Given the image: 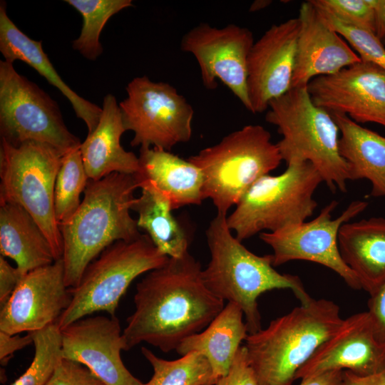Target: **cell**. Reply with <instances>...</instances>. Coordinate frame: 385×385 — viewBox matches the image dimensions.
Wrapping results in <instances>:
<instances>
[{
	"mask_svg": "<svg viewBox=\"0 0 385 385\" xmlns=\"http://www.w3.org/2000/svg\"><path fill=\"white\" fill-rule=\"evenodd\" d=\"M317 9L328 24L349 43L362 61L371 62L385 71V46L374 33L343 23L325 11Z\"/></svg>",
	"mask_w": 385,
	"mask_h": 385,
	"instance_id": "cell-32",
	"label": "cell"
},
{
	"mask_svg": "<svg viewBox=\"0 0 385 385\" xmlns=\"http://www.w3.org/2000/svg\"><path fill=\"white\" fill-rule=\"evenodd\" d=\"M61 331L63 359L85 366L106 385H142L122 361L125 344L115 316L86 317Z\"/></svg>",
	"mask_w": 385,
	"mask_h": 385,
	"instance_id": "cell-17",
	"label": "cell"
},
{
	"mask_svg": "<svg viewBox=\"0 0 385 385\" xmlns=\"http://www.w3.org/2000/svg\"><path fill=\"white\" fill-rule=\"evenodd\" d=\"M0 252L21 276L54 262L51 245L35 220L19 205L0 204Z\"/></svg>",
	"mask_w": 385,
	"mask_h": 385,
	"instance_id": "cell-25",
	"label": "cell"
},
{
	"mask_svg": "<svg viewBox=\"0 0 385 385\" xmlns=\"http://www.w3.org/2000/svg\"><path fill=\"white\" fill-rule=\"evenodd\" d=\"M141 352L153 369L150 380L142 385H215L209 362L198 353L190 352L175 360H165L145 347Z\"/></svg>",
	"mask_w": 385,
	"mask_h": 385,
	"instance_id": "cell-29",
	"label": "cell"
},
{
	"mask_svg": "<svg viewBox=\"0 0 385 385\" xmlns=\"http://www.w3.org/2000/svg\"><path fill=\"white\" fill-rule=\"evenodd\" d=\"M299 26L298 18L273 24L254 43L247 61L251 113L267 111L292 88Z\"/></svg>",
	"mask_w": 385,
	"mask_h": 385,
	"instance_id": "cell-16",
	"label": "cell"
},
{
	"mask_svg": "<svg viewBox=\"0 0 385 385\" xmlns=\"http://www.w3.org/2000/svg\"><path fill=\"white\" fill-rule=\"evenodd\" d=\"M384 369L385 343L377 337L366 311L343 319L337 330L298 370L295 380L333 370H346L366 376Z\"/></svg>",
	"mask_w": 385,
	"mask_h": 385,
	"instance_id": "cell-18",
	"label": "cell"
},
{
	"mask_svg": "<svg viewBox=\"0 0 385 385\" xmlns=\"http://www.w3.org/2000/svg\"><path fill=\"white\" fill-rule=\"evenodd\" d=\"M367 305L376 335L385 343V284L370 295Z\"/></svg>",
	"mask_w": 385,
	"mask_h": 385,
	"instance_id": "cell-36",
	"label": "cell"
},
{
	"mask_svg": "<svg viewBox=\"0 0 385 385\" xmlns=\"http://www.w3.org/2000/svg\"><path fill=\"white\" fill-rule=\"evenodd\" d=\"M21 276L17 267H12L5 259L0 256V303L2 306L9 298Z\"/></svg>",
	"mask_w": 385,
	"mask_h": 385,
	"instance_id": "cell-37",
	"label": "cell"
},
{
	"mask_svg": "<svg viewBox=\"0 0 385 385\" xmlns=\"http://www.w3.org/2000/svg\"><path fill=\"white\" fill-rule=\"evenodd\" d=\"M342 385H385V369L378 373L366 376H359L344 370Z\"/></svg>",
	"mask_w": 385,
	"mask_h": 385,
	"instance_id": "cell-39",
	"label": "cell"
},
{
	"mask_svg": "<svg viewBox=\"0 0 385 385\" xmlns=\"http://www.w3.org/2000/svg\"><path fill=\"white\" fill-rule=\"evenodd\" d=\"M96 128L80 145V152L89 180H98L112 173L134 175L138 157L125 150L120 138L126 131L115 97L107 94Z\"/></svg>",
	"mask_w": 385,
	"mask_h": 385,
	"instance_id": "cell-21",
	"label": "cell"
},
{
	"mask_svg": "<svg viewBox=\"0 0 385 385\" xmlns=\"http://www.w3.org/2000/svg\"><path fill=\"white\" fill-rule=\"evenodd\" d=\"M343 371L333 370L301 380L299 385H342Z\"/></svg>",
	"mask_w": 385,
	"mask_h": 385,
	"instance_id": "cell-40",
	"label": "cell"
},
{
	"mask_svg": "<svg viewBox=\"0 0 385 385\" xmlns=\"http://www.w3.org/2000/svg\"><path fill=\"white\" fill-rule=\"evenodd\" d=\"M343 319L335 302L312 298L248 334L245 346L260 385H292L298 370Z\"/></svg>",
	"mask_w": 385,
	"mask_h": 385,
	"instance_id": "cell-4",
	"label": "cell"
},
{
	"mask_svg": "<svg viewBox=\"0 0 385 385\" xmlns=\"http://www.w3.org/2000/svg\"><path fill=\"white\" fill-rule=\"evenodd\" d=\"M338 204L337 200L331 201L310 221L259 234L260 240L273 250V266L293 260L315 262L334 271L351 289H361L357 277L342 258L338 237L341 227L363 212L369 202L354 200L333 218Z\"/></svg>",
	"mask_w": 385,
	"mask_h": 385,
	"instance_id": "cell-12",
	"label": "cell"
},
{
	"mask_svg": "<svg viewBox=\"0 0 385 385\" xmlns=\"http://www.w3.org/2000/svg\"><path fill=\"white\" fill-rule=\"evenodd\" d=\"M299 31L292 87H307L315 78L333 75L361 61L349 43L307 1L299 9Z\"/></svg>",
	"mask_w": 385,
	"mask_h": 385,
	"instance_id": "cell-19",
	"label": "cell"
},
{
	"mask_svg": "<svg viewBox=\"0 0 385 385\" xmlns=\"http://www.w3.org/2000/svg\"><path fill=\"white\" fill-rule=\"evenodd\" d=\"M374 9V35L381 41L385 37V0H372Z\"/></svg>",
	"mask_w": 385,
	"mask_h": 385,
	"instance_id": "cell-41",
	"label": "cell"
},
{
	"mask_svg": "<svg viewBox=\"0 0 385 385\" xmlns=\"http://www.w3.org/2000/svg\"><path fill=\"white\" fill-rule=\"evenodd\" d=\"M322 183L310 163L289 164L281 174H267L257 180L227 216V224L242 242L304 222L317 207L314 194Z\"/></svg>",
	"mask_w": 385,
	"mask_h": 385,
	"instance_id": "cell-7",
	"label": "cell"
},
{
	"mask_svg": "<svg viewBox=\"0 0 385 385\" xmlns=\"http://www.w3.org/2000/svg\"><path fill=\"white\" fill-rule=\"evenodd\" d=\"M45 385H106L85 366L63 359Z\"/></svg>",
	"mask_w": 385,
	"mask_h": 385,
	"instance_id": "cell-34",
	"label": "cell"
},
{
	"mask_svg": "<svg viewBox=\"0 0 385 385\" xmlns=\"http://www.w3.org/2000/svg\"><path fill=\"white\" fill-rule=\"evenodd\" d=\"M79 148L63 156L56 175L54 210L58 225L66 222L76 212L81 202V195L89 181Z\"/></svg>",
	"mask_w": 385,
	"mask_h": 385,
	"instance_id": "cell-30",
	"label": "cell"
},
{
	"mask_svg": "<svg viewBox=\"0 0 385 385\" xmlns=\"http://www.w3.org/2000/svg\"><path fill=\"white\" fill-rule=\"evenodd\" d=\"M137 188L133 175L112 173L89 180L80 206L59 225L67 287L77 286L88 265L112 244L141 235L130 215Z\"/></svg>",
	"mask_w": 385,
	"mask_h": 385,
	"instance_id": "cell-2",
	"label": "cell"
},
{
	"mask_svg": "<svg viewBox=\"0 0 385 385\" xmlns=\"http://www.w3.org/2000/svg\"><path fill=\"white\" fill-rule=\"evenodd\" d=\"M0 134L14 145L38 142L64 155L81 144L66 125L56 101L4 60L0 61Z\"/></svg>",
	"mask_w": 385,
	"mask_h": 385,
	"instance_id": "cell-10",
	"label": "cell"
},
{
	"mask_svg": "<svg viewBox=\"0 0 385 385\" xmlns=\"http://www.w3.org/2000/svg\"><path fill=\"white\" fill-rule=\"evenodd\" d=\"M135 197L131 210L138 214L137 225L146 232L155 246L170 258L188 253L189 237L172 214L168 202L153 189L143 187Z\"/></svg>",
	"mask_w": 385,
	"mask_h": 385,
	"instance_id": "cell-27",
	"label": "cell"
},
{
	"mask_svg": "<svg viewBox=\"0 0 385 385\" xmlns=\"http://www.w3.org/2000/svg\"><path fill=\"white\" fill-rule=\"evenodd\" d=\"M383 44L385 46V37L384 38V39L381 41Z\"/></svg>",
	"mask_w": 385,
	"mask_h": 385,
	"instance_id": "cell-42",
	"label": "cell"
},
{
	"mask_svg": "<svg viewBox=\"0 0 385 385\" xmlns=\"http://www.w3.org/2000/svg\"><path fill=\"white\" fill-rule=\"evenodd\" d=\"M139 168L133 175L138 188L148 187L162 196L172 210L200 205L204 198L201 170L162 148H140Z\"/></svg>",
	"mask_w": 385,
	"mask_h": 385,
	"instance_id": "cell-20",
	"label": "cell"
},
{
	"mask_svg": "<svg viewBox=\"0 0 385 385\" xmlns=\"http://www.w3.org/2000/svg\"><path fill=\"white\" fill-rule=\"evenodd\" d=\"M215 385H260L245 345L238 349L228 373L218 379Z\"/></svg>",
	"mask_w": 385,
	"mask_h": 385,
	"instance_id": "cell-35",
	"label": "cell"
},
{
	"mask_svg": "<svg viewBox=\"0 0 385 385\" xmlns=\"http://www.w3.org/2000/svg\"><path fill=\"white\" fill-rule=\"evenodd\" d=\"M32 333L35 349L32 362L11 385H45L63 359L61 331L57 323Z\"/></svg>",
	"mask_w": 385,
	"mask_h": 385,
	"instance_id": "cell-31",
	"label": "cell"
},
{
	"mask_svg": "<svg viewBox=\"0 0 385 385\" xmlns=\"http://www.w3.org/2000/svg\"><path fill=\"white\" fill-rule=\"evenodd\" d=\"M307 88L314 104L330 114L385 128V71L379 66L361 60L335 74L314 78Z\"/></svg>",
	"mask_w": 385,
	"mask_h": 385,
	"instance_id": "cell-14",
	"label": "cell"
},
{
	"mask_svg": "<svg viewBox=\"0 0 385 385\" xmlns=\"http://www.w3.org/2000/svg\"><path fill=\"white\" fill-rule=\"evenodd\" d=\"M338 242L342 258L369 296L385 284L384 217L344 223Z\"/></svg>",
	"mask_w": 385,
	"mask_h": 385,
	"instance_id": "cell-23",
	"label": "cell"
},
{
	"mask_svg": "<svg viewBox=\"0 0 385 385\" xmlns=\"http://www.w3.org/2000/svg\"><path fill=\"white\" fill-rule=\"evenodd\" d=\"M64 154L42 143L0 144V204L21 206L35 220L48 240L55 260L63 244L54 210V187Z\"/></svg>",
	"mask_w": 385,
	"mask_h": 385,
	"instance_id": "cell-8",
	"label": "cell"
},
{
	"mask_svg": "<svg viewBox=\"0 0 385 385\" xmlns=\"http://www.w3.org/2000/svg\"><path fill=\"white\" fill-rule=\"evenodd\" d=\"M202 271L188 252L146 273L137 284L135 310L123 331L125 351L145 342L167 353L208 326L225 301L206 287Z\"/></svg>",
	"mask_w": 385,
	"mask_h": 385,
	"instance_id": "cell-1",
	"label": "cell"
},
{
	"mask_svg": "<svg viewBox=\"0 0 385 385\" xmlns=\"http://www.w3.org/2000/svg\"><path fill=\"white\" fill-rule=\"evenodd\" d=\"M83 19L79 36L72 43L73 49L86 58L95 61L103 52L100 36L109 19L121 10L133 6L131 0H66Z\"/></svg>",
	"mask_w": 385,
	"mask_h": 385,
	"instance_id": "cell-28",
	"label": "cell"
},
{
	"mask_svg": "<svg viewBox=\"0 0 385 385\" xmlns=\"http://www.w3.org/2000/svg\"><path fill=\"white\" fill-rule=\"evenodd\" d=\"M339 128V149L348 164L351 180L366 179L369 195L385 197V137L344 114H331Z\"/></svg>",
	"mask_w": 385,
	"mask_h": 385,
	"instance_id": "cell-26",
	"label": "cell"
},
{
	"mask_svg": "<svg viewBox=\"0 0 385 385\" xmlns=\"http://www.w3.org/2000/svg\"><path fill=\"white\" fill-rule=\"evenodd\" d=\"M307 87H292L272 100L265 120L282 136L277 145L287 165L309 162L332 192H346L351 179L339 153V128L329 112L314 104Z\"/></svg>",
	"mask_w": 385,
	"mask_h": 385,
	"instance_id": "cell-5",
	"label": "cell"
},
{
	"mask_svg": "<svg viewBox=\"0 0 385 385\" xmlns=\"http://www.w3.org/2000/svg\"><path fill=\"white\" fill-rule=\"evenodd\" d=\"M255 43L252 31L230 24L217 28L200 23L182 38L180 48L195 58L204 86L217 88L220 80L251 112L247 91V61Z\"/></svg>",
	"mask_w": 385,
	"mask_h": 385,
	"instance_id": "cell-13",
	"label": "cell"
},
{
	"mask_svg": "<svg viewBox=\"0 0 385 385\" xmlns=\"http://www.w3.org/2000/svg\"><path fill=\"white\" fill-rule=\"evenodd\" d=\"M188 160L202 173L204 198L211 199L217 212L223 214L282 161L270 133L260 125H247L230 133Z\"/></svg>",
	"mask_w": 385,
	"mask_h": 385,
	"instance_id": "cell-6",
	"label": "cell"
},
{
	"mask_svg": "<svg viewBox=\"0 0 385 385\" xmlns=\"http://www.w3.org/2000/svg\"><path fill=\"white\" fill-rule=\"evenodd\" d=\"M244 313L235 302H227L202 331L184 339L176 349L181 356L190 352L202 355L209 362L215 382L225 376L248 335Z\"/></svg>",
	"mask_w": 385,
	"mask_h": 385,
	"instance_id": "cell-24",
	"label": "cell"
},
{
	"mask_svg": "<svg viewBox=\"0 0 385 385\" xmlns=\"http://www.w3.org/2000/svg\"><path fill=\"white\" fill-rule=\"evenodd\" d=\"M310 1L317 8L342 22L374 33V9L372 0Z\"/></svg>",
	"mask_w": 385,
	"mask_h": 385,
	"instance_id": "cell-33",
	"label": "cell"
},
{
	"mask_svg": "<svg viewBox=\"0 0 385 385\" xmlns=\"http://www.w3.org/2000/svg\"><path fill=\"white\" fill-rule=\"evenodd\" d=\"M227 214L217 213L206 230L210 261L202 271L206 287L217 297L243 311L249 334L262 329L257 299L264 292L289 289L304 304L312 297L300 278L277 272L272 255H257L232 234Z\"/></svg>",
	"mask_w": 385,
	"mask_h": 385,
	"instance_id": "cell-3",
	"label": "cell"
},
{
	"mask_svg": "<svg viewBox=\"0 0 385 385\" xmlns=\"http://www.w3.org/2000/svg\"><path fill=\"white\" fill-rule=\"evenodd\" d=\"M125 90L119 107L125 130L134 134L132 146L170 151L190 140L194 110L175 87L143 76L134 78Z\"/></svg>",
	"mask_w": 385,
	"mask_h": 385,
	"instance_id": "cell-11",
	"label": "cell"
},
{
	"mask_svg": "<svg viewBox=\"0 0 385 385\" xmlns=\"http://www.w3.org/2000/svg\"><path fill=\"white\" fill-rule=\"evenodd\" d=\"M71 300L62 258L31 270L1 306L0 331L19 334L43 329L57 323Z\"/></svg>",
	"mask_w": 385,
	"mask_h": 385,
	"instance_id": "cell-15",
	"label": "cell"
},
{
	"mask_svg": "<svg viewBox=\"0 0 385 385\" xmlns=\"http://www.w3.org/2000/svg\"><path fill=\"white\" fill-rule=\"evenodd\" d=\"M163 254L146 234L107 247L85 270L71 300L57 322L61 329L93 312L115 316L119 301L138 276L164 265Z\"/></svg>",
	"mask_w": 385,
	"mask_h": 385,
	"instance_id": "cell-9",
	"label": "cell"
},
{
	"mask_svg": "<svg viewBox=\"0 0 385 385\" xmlns=\"http://www.w3.org/2000/svg\"><path fill=\"white\" fill-rule=\"evenodd\" d=\"M0 51L4 61L14 63L21 61L34 68L55 86L71 103L76 116L86 125L88 133L97 126L102 108L81 97L61 78L42 48L23 33L11 20L4 1L0 3Z\"/></svg>",
	"mask_w": 385,
	"mask_h": 385,
	"instance_id": "cell-22",
	"label": "cell"
},
{
	"mask_svg": "<svg viewBox=\"0 0 385 385\" xmlns=\"http://www.w3.org/2000/svg\"><path fill=\"white\" fill-rule=\"evenodd\" d=\"M33 343V333L26 336L10 334L0 331V360L1 364H6L13 354Z\"/></svg>",
	"mask_w": 385,
	"mask_h": 385,
	"instance_id": "cell-38",
	"label": "cell"
}]
</instances>
